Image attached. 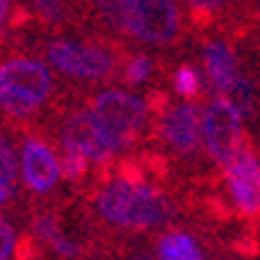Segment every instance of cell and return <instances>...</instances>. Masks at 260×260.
Segmentation results:
<instances>
[{
    "label": "cell",
    "instance_id": "2e32d148",
    "mask_svg": "<svg viewBox=\"0 0 260 260\" xmlns=\"http://www.w3.org/2000/svg\"><path fill=\"white\" fill-rule=\"evenodd\" d=\"M16 247H18L16 226L6 216H0V260H16Z\"/></svg>",
    "mask_w": 260,
    "mask_h": 260
},
{
    "label": "cell",
    "instance_id": "8992f818",
    "mask_svg": "<svg viewBox=\"0 0 260 260\" xmlns=\"http://www.w3.org/2000/svg\"><path fill=\"white\" fill-rule=\"evenodd\" d=\"M219 192L232 211L234 219L245 224H257L260 213V161L257 148L252 141H247L237 154L221 167L219 177Z\"/></svg>",
    "mask_w": 260,
    "mask_h": 260
},
{
    "label": "cell",
    "instance_id": "277c9868",
    "mask_svg": "<svg viewBox=\"0 0 260 260\" xmlns=\"http://www.w3.org/2000/svg\"><path fill=\"white\" fill-rule=\"evenodd\" d=\"M89 112L122 156L151 136V107L146 96L122 89H104L89 99Z\"/></svg>",
    "mask_w": 260,
    "mask_h": 260
},
{
    "label": "cell",
    "instance_id": "52a82bcc",
    "mask_svg": "<svg viewBox=\"0 0 260 260\" xmlns=\"http://www.w3.org/2000/svg\"><path fill=\"white\" fill-rule=\"evenodd\" d=\"M21 180H24L29 203H45L57 198L60 156L55 151V143L37 130L21 133Z\"/></svg>",
    "mask_w": 260,
    "mask_h": 260
},
{
    "label": "cell",
    "instance_id": "7c38bea8",
    "mask_svg": "<svg viewBox=\"0 0 260 260\" xmlns=\"http://www.w3.org/2000/svg\"><path fill=\"white\" fill-rule=\"evenodd\" d=\"M169 86L175 96L180 102H195V104H203V99L211 94L208 91V81L203 76V68H198L195 62L182 60L175 71L169 76Z\"/></svg>",
    "mask_w": 260,
    "mask_h": 260
},
{
    "label": "cell",
    "instance_id": "ac0fdd59",
    "mask_svg": "<svg viewBox=\"0 0 260 260\" xmlns=\"http://www.w3.org/2000/svg\"><path fill=\"white\" fill-rule=\"evenodd\" d=\"M11 11H13V0H0V42L6 39L8 21H11Z\"/></svg>",
    "mask_w": 260,
    "mask_h": 260
},
{
    "label": "cell",
    "instance_id": "7a4b0ae2",
    "mask_svg": "<svg viewBox=\"0 0 260 260\" xmlns=\"http://www.w3.org/2000/svg\"><path fill=\"white\" fill-rule=\"evenodd\" d=\"M42 52L50 62V71H57L71 83H107L120 78L122 60L127 50L122 42L107 39L102 34L68 37V34H45Z\"/></svg>",
    "mask_w": 260,
    "mask_h": 260
},
{
    "label": "cell",
    "instance_id": "8fae6325",
    "mask_svg": "<svg viewBox=\"0 0 260 260\" xmlns=\"http://www.w3.org/2000/svg\"><path fill=\"white\" fill-rule=\"evenodd\" d=\"M203 242L198 234L185 226H167L154 240V257L156 260H208V252H203Z\"/></svg>",
    "mask_w": 260,
    "mask_h": 260
},
{
    "label": "cell",
    "instance_id": "ba28073f",
    "mask_svg": "<svg viewBox=\"0 0 260 260\" xmlns=\"http://www.w3.org/2000/svg\"><path fill=\"white\" fill-rule=\"evenodd\" d=\"M201 130H203L206 156L219 169L250 141L245 133L242 115L237 112V107L226 96H211L208 99V104L203 107Z\"/></svg>",
    "mask_w": 260,
    "mask_h": 260
},
{
    "label": "cell",
    "instance_id": "9a60e30c",
    "mask_svg": "<svg viewBox=\"0 0 260 260\" xmlns=\"http://www.w3.org/2000/svg\"><path fill=\"white\" fill-rule=\"evenodd\" d=\"M94 172H96L94 164L83 154L62 148V154H60V180L71 182L76 187H89L91 180H94Z\"/></svg>",
    "mask_w": 260,
    "mask_h": 260
},
{
    "label": "cell",
    "instance_id": "e0dca14e",
    "mask_svg": "<svg viewBox=\"0 0 260 260\" xmlns=\"http://www.w3.org/2000/svg\"><path fill=\"white\" fill-rule=\"evenodd\" d=\"M130 245H133V242H127V245H122V247L112 250L110 255H104L102 260H156V257H154V252H151L146 245L141 247V240H138L136 250H130Z\"/></svg>",
    "mask_w": 260,
    "mask_h": 260
},
{
    "label": "cell",
    "instance_id": "9c48e42d",
    "mask_svg": "<svg viewBox=\"0 0 260 260\" xmlns=\"http://www.w3.org/2000/svg\"><path fill=\"white\" fill-rule=\"evenodd\" d=\"M201 57H203L201 65H203V76L208 81V91L213 96H226L234 89V83L242 78V62L232 39L226 34L203 37Z\"/></svg>",
    "mask_w": 260,
    "mask_h": 260
},
{
    "label": "cell",
    "instance_id": "30bf717a",
    "mask_svg": "<svg viewBox=\"0 0 260 260\" xmlns=\"http://www.w3.org/2000/svg\"><path fill=\"white\" fill-rule=\"evenodd\" d=\"M187 16L198 31L208 29H226L232 21L247 24V3L245 0H185Z\"/></svg>",
    "mask_w": 260,
    "mask_h": 260
},
{
    "label": "cell",
    "instance_id": "5bb4252c",
    "mask_svg": "<svg viewBox=\"0 0 260 260\" xmlns=\"http://www.w3.org/2000/svg\"><path fill=\"white\" fill-rule=\"evenodd\" d=\"M159 71V62L146 52H127L120 68V78L127 86H148Z\"/></svg>",
    "mask_w": 260,
    "mask_h": 260
},
{
    "label": "cell",
    "instance_id": "6da1fadb",
    "mask_svg": "<svg viewBox=\"0 0 260 260\" xmlns=\"http://www.w3.org/2000/svg\"><path fill=\"white\" fill-rule=\"evenodd\" d=\"M60 102V86L39 57L26 50L0 57V115L16 125V133H42Z\"/></svg>",
    "mask_w": 260,
    "mask_h": 260
},
{
    "label": "cell",
    "instance_id": "4fadbf2b",
    "mask_svg": "<svg viewBox=\"0 0 260 260\" xmlns=\"http://www.w3.org/2000/svg\"><path fill=\"white\" fill-rule=\"evenodd\" d=\"M0 195L18 203V159L11 133L0 127Z\"/></svg>",
    "mask_w": 260,
    "mask_h": 260
},
{
    "label": "cell",
    "instance_id": "3957f363",
    "mask_svg": "<svg viewBox=\"0 0 260 260\" xmlns=\"http://www.w3.org/2000/svg\"><path fill=\"white\" fill-rule=\"evenodd\" d=\"M151 107V136L161 148L164 159L201 161L206 156L203 151V130L201 117L203 107L195 102H172L164 89H154L148 96Z\"/></svg>",
    "mask_w": 260,
    "mask_h": 260
},
{
    "label": "cell",
    "instance_id": "5b68a950",
    "mask_svg": "<svg viewBox=\"0 0 260 260\" xmlns=\"http://www.w3.org/2000/svg\"><path fill=\"white\" fill-rule=\"evenodd\" d=\"M125 39L154 50H175L185 39V18L177 0H122Z\"/></svg>",
    "mask_w": 260,
    "mask_h": 260
}]
</instances>
